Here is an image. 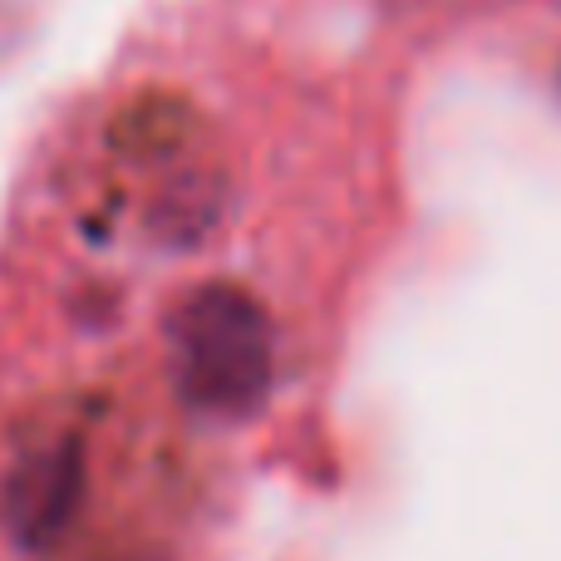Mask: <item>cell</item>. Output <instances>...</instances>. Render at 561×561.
I'll return each instance as SVG.
<instances>
[{
    "instance_id": "1",
    "label": "cell",
    "mask_w": 561,
    "mask_h": 561,
    "mask_svg": "<svg viewBox=\"0 0 561 561\" xmlns=\"http://www.w3.org/2000/svg\"><path fill=\"white\" fill-rule=\"evenodd\" d=\"M168 365L178 394L217 419H242L276 375V335L266 310L237 286H203L168 316Z\"/></svg>"
},
{
    "instance_id": "2",
    "label": "cell",
    "mask_w": 561,
    "mask_h": 561,
    "mask_svg": "<svg viewBox=\"0 0 561 561\" xmlns=\"http://www.w3.org/2000/svg\"><path fill=\"white\" fill-rule=\"evenodd\" d=\"M75 488H79V473H75V444L65 448H39V458L30 463V473L15 483L10 493V513L25 533H39V527H59V517L75 507Z\"/></svg>"
}]
</instances>
